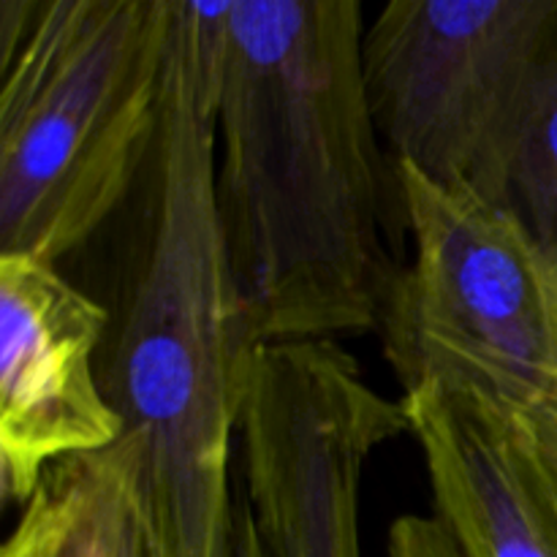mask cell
<instances>
[{
  "mask_svg": "<svg viewBox=\"0 0 557 557\" xmlns=\"http://www.w3.org/2000/svg\"><path fill=\"white\" fill-rule=\"evenodd\" d=\"M172 0H0V253L58 267L134 196Z\"/></svg>",
  "mask_w": 557,
  "mask_h": 557,
  "instance_id": "cell-3",
  "label": "cell"
},
{
  "mask_svg": "<svg viewBox=\"0 0 557 557\" xmlns=\"http://www.w3.org/2000/svg\"><path fill=\"white\" fill-rule=\"evenodd\" d=\"M389 557H462L438 517L400 515L389 528Z\"/></svg>",
  "mask_w": 557,
  "mask_h": 557,
  "instance_id": "cell-11",
  "label": "cell"
},
{
  "mask_svg": "<svg viewBox=\"0 0 557 557\" xmlns=\"http://www.w3.org/2000/svg\"><path fill=\"white\" fill-rule=\"evenodd\" d=\"M557 38V0H395L364 27L370 112L395 163L500 199L528 87Z\"/></svg>",
  "mask_w": 557,
  "mask_h": 557,
  "instance_id": "cell-5",
  "label": "cell"
},
{
  "mask_svg": "<svg viewBox=\"0 0 557 557\" xmlns=\"http://www.w3.org/2000/svg\"><path fill=\"white\" fill-rule=\"evenodd\" d=\"M395 163V161H392ZM411 259L381 343L403 395L435 386L504 419L557 400V270L506 207L395 163Z\"/></svg>",
  "mask_w": 557,
  "mask_h": 557,
  "instance_id": "cell-4",
  "label": "cell"
},
{
  "mask_svg": "<svg viewBox=\"0 0 557 557\" xmlns=\"http://www.w3.org/2000/svg\"><path fill=\"white\" fill-rule=\"evenodd\" d=\"M359 0H232L215 205L256 346L381 332L408 237Z\"/></svg>",
  "mask_w": 557,
  "mask_h": 557,
  "instance_id": "cell-1",
  "label": "cell"
},
{
  "mask_svg": "<svg viewBox=\"0 0 557 557\" xmlns=\"http://www.w3.org/2000/svg\"><path fill=\"white\" fill-rule=\"evenodd\" d=\"M406 433L392 400L335 373L261 384L239 419L243 495L270 557H362L359 495L375 451Z\"/></svg>",
  "mask_w": 557,
  "mask_h": 557,
  "instance_id": "cell-6",
  "label": "cell"
},
{
  "mask_svg": "<svg viewBox=\"0 0 557 557\" xmlns=\"http://www.w3.org/2000/svg\"><path fill=\"white\" fill-rule=\"evenodd\" d=\"M232 0H172L166 101L98 373L139 444L147 557H267L234 487L256 343L215 205V87Z\"/></svg>",
  "mask_w": 557,
  "mask_h": 557,
  "instance_id": "cell-2",
  "label": "cell"
},
{
  "mask_svg": "<svg viewBox=\"0 0 557 557\" xmlns=\"http://www.w3.org/2000/svg\"><path fill=\"white\" fill-rule=\"evenodd\" d=\"M553 264H555V270H557V250H555V256H553Z\"/></svg>",
  "mask_w": 557,
  "mask_h": 557,
  "instance_id": "cell-13",
  "label": "cell"
},
{
  "mask_svg": "<svg viewBox=\"0 0 557 557\" xmlns=\"http://www.w3.org/2000/svg\"><path fill=\"white\" fill-rule=\"evenodd\" d=\"M498 205L553 259L557 250V38L544 54L517 117Z\"/></svg>",
  "mask_w": 557,
  "mask_h": 557,
  "instance_id": "cell-10",
  "label": "cell"
},
{
  "mask_svg": "<svg viewBox=\"0 0 557 557\" xmlns=\"http://www.w3.org/2000/svg\"><path fill=\"white\" fill-rule=\"evenodd\" d=\"M109 308L58 267L0 253V493L25 504L69 457L112 449L123 419L98 359Z\"/></svg>",
  "mask_w": 557,
  "mask_h": 557,
  "instance_id": "cell-7",
  "label": "cell"
},
{
  "mask_svg": "<svg viewBox=\"0 0 557 557\" xmlns=\"http://www.w3.org/2000/svg\"><path fill=\"white\" fill-rule=\"evenodd\" d=\"M528 424H531V433L536 438L539 451H542L544 462H547L549 473H553L557 484V400L549 403L547 408H542L533 419H528Z\"/></svg>",
  "mask_w": 557,
  "mask_h": 557,
  "instance_id": "cell-12",
  "label": "cell"
},
{
  "mask_svg": "<svg viewBox=\"0 0 557 557\" xmlns=\"http://www.w3.org/2000/svg\"><path fill=\"white\" fill-rule=\"evenodd\" d=\"M403 403L433 517L462 557H557V484L531 424L468 408L435 386H417Z\"/></svg>",
  "mask_w": 557,
  "mask_h": 557,
  "instance_id": "cell-8",
  "label": "cell"
},
{
  "mask_svg": "<svg viewBox=\"0 0 557 557\" xmlns=\"http://www.w3.org/2000/svg\"><path fill=\"white\" fill-rule=\"evenodd\" d=\"M139 444L69 457L22 504L0 557H147L139 515Z\"/></svg>",
  "mask_w": 557,
  "mask_h": 557,
  "instance_id": "cell-9",
  "label": "cell"
}]
</instances>
